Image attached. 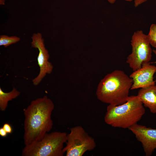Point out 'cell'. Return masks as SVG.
Listing matches in <instances>:
<instances>
[{
  "label": "cell",
  "mask_w": 156,
  "mask_h": 156,
  "mask_svg": "<svg viewBox=\"0 0 156 156\" xmlns=\"http://www.w3.org/2000/svg\"><path fill=\"white\" fill-rule=\"evenodd\" d=\"M54 108L46 96L32 101L24 110V143L27 146L41 140L53 127L51 115Z\"/></svg>",
  "instance_id": "obj_1"
},
{
  "label": "cell",
  "mask_w": 156,
  "mask_h": 156,
  "mask_svg": "<svg viewBox=\"0 0 156 156\" xmlns=\"http://www.w3.org/2000/svg\"><path fill=\"white\" fill-rule=\"evenodd\" d=\"M132 79L123 71L115 70L107 74L99 82L96 92L101 102L113 105L123 104L127 100Z\"/></svg>",
  "instance_id": "obj_2"
},
{
  "label": "cell",
  "mask_w": 156,
  "mask_h": 156,
  "mask_svg": "<svg viewBox=\"0 0 156 156\" xmlns=\"http://www.w3.org/2000/svg\"><path fill=\"white\" fill-rule=\"evenodd\" d=\"M145 112L143 104L137 96H131L123 104L109 105L107 107L104 121L112 127L128 129L137 123Z\"/></svg>",
  "instance_id": "obj_3"
},
{
  "label": "cell",
  "mask_w": 156,
  "mask_h": 156,
  "mask_svg": "<svg viewBox=\"0 0 156 156\" xmlns=\"http://www.w3.org/2000/svg\"><path fill=\"white\" fill-rule=\"evenodd\" d=\"M67 134L55 131L46 133L40 140L25 146L22 156H63Z\"/></svg>",
  "instance_id": "obj_4"
},
{
  "label": "cell",
  "mask_w": 156,
  "mask_h": 156,
  "mask_svg": "<svg viewBox=\"0 0 156 156\" xmlns=\"http://www.w3.org/2000/svg\"><path fill=\"white\" fill-rule=\"evenodd\" d=\"M63 151L66 156H82L96 146L94 139L80 126L71 128Z\"/></svg>",
  "instance_id": "obj_5"
},
{
  "label": "cell",
  "mask_w": 156,
  "mask_h": 156,
  "mask_svg": "<svg viewBox=\"0 0 156 156\" xmlns=\"http://www.w3.org/2000/svg\"><path fill=\"white\" fill-rule=\"evenodd\" d=\"M131 42L132 52L127 56L126 62L134 71L140 68L143 63L150 61L153 50L147 35L142 30L134 33Z\"/></svg>",
  "instance_id": "obj_6"
},
{
  "label": "cell",
  "mask_w": 156,
  "mask_h": 156,
  "mask_svg": "<svg viewBox=\"0 0 156 156\" xmlns=\"http://www.w3.org/2000/svg\"><path fill=\"white\" fill-rule=\"evenodd\" d=\"M31 45L32 47L37 49L39 51L37 58L38 64L40 68L38 75L32 80L33 85L36 86L41 81L47 74L52 72L53 66L49 61V55L44 43V39L41 34H34L31 37Z\"/></svg>",
  "instance_id": "obj_7"
},
{
  "label": "cell",
  "mask_w": 156,
  "mask_h": 156,
  "mask_svg": "<svg viewBox=\"0 0 156 156\" xmlns=\"http://www.w3.org/2000/svg\"><path fill=\"white\" fill-rule=\"evenodd\" d=\"M128 129L141 143L145 155L151 156L156 149V129L137 123Z\"/></svg>",
  "instance_id": "obj_8"
},
{
  "label": "cell",
  "mask_w": 156,
  "mask_h": 156,
  "mask_svg": "<svg viewBox=\"0 0 156 156\" xmlns=\"http://www.w3.org/2000/svg\"><path fill=\"white\" fill-rule=\"evenodd\" d=\"M156 73V66L149 62L144 63L141 67L134 71L129 77L132 79L131 90L142 88L155 84L153 76Z\"/></svg>",
  "instance_id": "obj_9"
},
{
  "label": "cell",
  "mask_w": 156,
  "mask_h": 156,
  "mask_svg": "<svg viewBox=\"0 0 156 156\" xmlns=\"http://www.w3.org/2000/svg\"><path fill=\"white\" fill-rule=\"evenodd\" d=\"M145 107L152 113H156V85L141 88L137 95Z\"/></svg>",
  "instance_id": "obj_10"
},
{
  "label": "cell",
  "mask_w": 156,
  "mask_h": 156,
  "mask_svg": "<svg viewBox=\"0 0 156 156\" xmlns=\"http://www.w3.org/2000/svg\"><path fill=\"white\" fill-rule=\"evenodd\" d=\"M20 92L13 87L12 90L9 92H5L0 88V110H5L8 102L18 97L20 94Z\"/></svg>",
  "instance_id": "obj_11"
},
{
  "label": "cell",
  "mask_w": 156,
  "mask_h": 156,
  "mask_svg": "<svg viewBox=\"0 0 156 156\" xmlns=\"http://www.w3.org/2000/svg\"><path fill=\"white\" fill-rule=\"evenodd\" d=\"M20 40V38L15 36H9L5 35H1L0 36V46L6 47L16 43Z\"/></svg>",
  "instance_id": "obj_12"
},
{
  "label": "cell",
  "mask_w": 156,
  "mask_h": 156,
  "mask_svg": "<svg viewBox=\"0 0 156 156\" xmlns=\"http://www.w3.org/2000/svg\"><path fill=\"white\" fill-rule=\"evenodd\" d=\"M147 37L151 46L156 48V24H152Z\"/></svg>",
  "instance_id": "obj_13"
},
{
  "label": "cell",
  "mask_w": 156,
  "mask_h": 156,
  "mask_svg": "<svg viewBox=\"0 0 156 156\" xmlns=\"http://www.w3.org/2000/svg\"><path fill=\"white\" fill-rule=\"evenodd\" d=\"M2 127L8 134H11L12 132V128L10 125L7 123H4Z\"/></svg>",
  "instance_id": "obj_14"
},
{
  "label": "cell",
  "mask_w": 156,
  "mask_h": 156,
  "mask_svg": "<svg viewBox=\"0 0 156 156\" xmlns=\"http://www.w3.org/2000/svg\"><path fill=\"white\" fill-rule=\"evenodd\" d=\"M147 0H133L134 1V6L136 7L142 3L146 2Z\"/></svg>",
  "instance_id": "obj_15"
},
{
  "label": "cell",
  "mask_w": 156,
  "mask_h": 156,
  "mask_svg": "<svg viewBox=\"0 0 156 156\" xmlns=\"http://www.w3.org/2000/svg\"><path fill=\"white\" fill-rule=\"evenodd\" d=\"M8 133L2 127L0 128V136L2 137H6Z\"/></svg>",
  "instance_id": "obj_16"
},
{
  "label": "cell",
  "mask_w": 156,
  "mask_h": 156,
  "mask_svg": "<svg viewBox=\"0 0 156 156\" xmlns=\"http://www.w3.org/2000/svg\"><path fill=\"white\" fill-rule=\"evenodd\" d=\"M110 3L113 4L116 1V0H107ZM129 1H131L133 0H125Z\"/></svg>",
  "instance_id": "obj_17"
},
{
  "label": "cell",
  "mask_w": 156,
  "mask_h": 156,
  "mask_svg": "<svg viewBox=\"0 0 156 156\" xmlns=\"http://www.w3.org/2000/svg\"><path fill=\"white\" fill-rule=\"evenodd\" d=\"M5 0H0V4L1 5H4V2Z\"/></svg>",
  "instance_id": "obj_18"
},
{
  "label": "cell",
  "mask_w": 156,
  "mask_h": 156,
  "mask_svg": "<svg viewBox=\"0 0 156 156\" xmlns=\"http://www.w3.org/2000/svg\"><path fill=\"white\" fill-rule=\"evenodd\" d=\"M153 52L156 55V50H153Z\"/></svg>",
  "instance_id": "obj_19"
}]
</instances>
